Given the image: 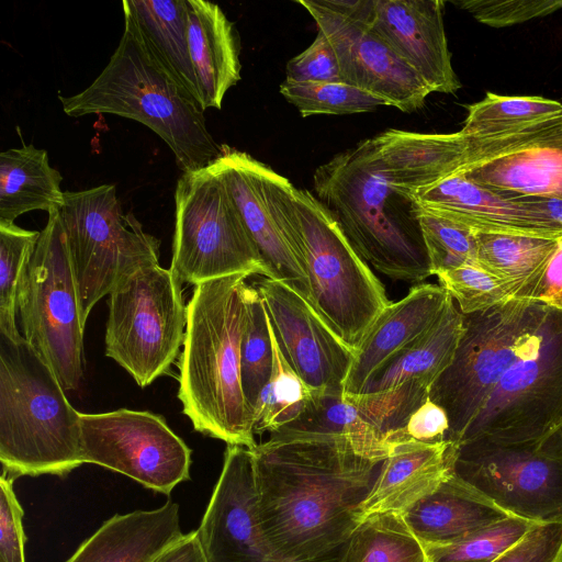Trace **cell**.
<instances>
[{"instance_id":"obj_1","label":"cell","mask_w":562,"mask_h":562,"mask_svg":"<svg viewBox=\"0 0 562 562\" xmlns=\"http://www.w3.org/2000/svg\"><path fill=\"white\" fill-rule=\"evenodd\" d=\"M451 366L429 398L449 418L456 447L543 439L562 425V311L512 299L463 315Z\"/></svg>"},{"instance_id":"obj_2","label":"cell","mask_w":562,"mask_h":562,"mask_svg":"<svg viewBox=\"0 0 562 562\" xmlns=\"http://www.w3.org/2000/svg\"><path fill=\"white\" fill-rule=\"evenodd\" d=\"M256 510L289 562H338L381 461L331 436L279 430L251 449Z\"/></svg>"},{"instance_id":"obj_3","label":"cell","mask_w":562,"mask_h":562,"mask_svg":"<svg viewBox=\"0 0 562 562\" xmlns=\"http://www.w3.org/2000/svg\"><path fill=\"white\" fill-rule=\"evenodd\" d=\"M248 277L234 274L194 286L187 304L178 397L196 431L254 449L252 413L240 379Z\"/></svg>"},{"instance_id":"obj_4","label":"cell","mask_w":562,"mask_h":562,"mask_svg":"<svg viewBox=\"0 0 562 562\" xmlns=\"http://www.w3.org/2000/svg\"><path fill=\"white\" fill-rule=\"evenodd\" d=\"M313 182L317 200L370 268L405 282L432 276L415 204L392 186L372 138L319 166Z\"/></svg>"},{"instance_id":"obj_5","label":"cell","mask_w":562,"mask_h":562,"mask_svg":"<svg viewBox=\"0 0 562 562\" xmlns=\"http://www.w3.org/2000/svg\"><path fill=\"white\" fill-rule=\"evenodd\" d=\"M120 43L101 74L81 92L58 99L68 116L114 114L161 137L184 171L204 168L222 153L206 128L204 110L160 64L134 20L124 13Z\"/></svg>"},{"instance_id":"obj_6","label":"cell","mask_w":562,"mask_h":562,"mask_svg":"<svg viewBox=\"0 0 562 562\" xmlns=\"http://www.w3.org/2000/svg\"><path fill=\"white\" fill-rule=\"evenodd\" d=\"M23 337L0 334V461L12 479L64 476L83 464L80 413Z\"/></svg>"},{"instance_id":"obj_7","label":"cell","mask_w":562,"mask_h":562,"mask_svg":"<svg viewBox=\"0 0 562 562\" xmlns=\"http://www.w3.org/2000/svg\"><path fill=\"white\" fill-rule=\"evenodd\" d=\"M299 225L294 252L310 283V304L355 352L391 303L381 281L337 221L308 190L295 191Z\"/></svg>"},{"instance_id":"obj_8","label":"cell","mask_w":562,"mask_h":562,"mask_svg":"<svg viewBox=\"0 0 562 562\" xmlns=\"http://www.w3.org/2000/svg\"><path fill=\"white\" fill-rule=\"evenodd\" d=\"M86 326L94 305L132 272L159 263L160 241L123 213L114 184L65 191L59 209Z\"/></svg>"},{"instance_id":"obj_9","label":"cell","mask_w":562,"mask_h":562,"mask_svg":"<svg viewBox=\"0 0 562 562\" xmlns=\"http://www.w3.org/2000/svg\"><path fill=\"white\" fill-rule=\"evenodd\" d=\"M170 270L181 283L206 282L267 269L241 215L213 164L184 171L175 192Z\"/></svg>"},{"instance_id":"obj_10","label":"cell","mask_w":562,"mask_h":562,"mask_svg":"<svg viewBox=\"0 0 562 562\" xmlns=\"http://www.w3.org/2000/svg\"><path fill=\"white\" fill-rule=\"evenodd\" d=\"M16 307L23 337L64 390L77 391L83 378L86 326L58 211L48 213L41 231L19 283Z\"/></svg>"},{"instance_id":"obj_11","label":"cell","mask_w":562,"mask_h":562,"mask_svg":"<svg viewBox=\"0 0 562 562\" xmlns=\"http://www.w3.org/2000/svg\"><path fill=\"white\" fill-rule=\"evenodd\" d=\"M109 295L105 356L146 387L170 373L183 347L182 284L156 263L125 277Z\"/></svg>"},{"instance_id":"obj_12","label":"cell","mask_w":562,"mask_h":562,"mask_svg":"<svg viewBox=\"0 0 562 562\" xmlns=\"http://www.w3.org/2000/svg\"><path fill=\"white\" fill-rule=\"evenodd\" d=\"M453 473L509 516L562 521V434L529 442L457 447Z\"/></svg>"},{"instance_id":"obj_13","label":"cell","mask_w":562,"mask_h":562,"mask_svg":"<svg viewBox=\"0 0 562 562\" xmlns=\"http://www.w3.org/2000/svg\"><path fill=\"white\" fill-rule=\"evenodd\" d=\"M80 431L83 463L119 472L166 495L190 477L191 449L161 415L128 408L80 413Z\"/></svg>"},{"instance_id":"obj_14","label":"cell","mask_w":562,"mask_h":562,"mask_svg":"<svg viewBox=\"0 0 562 562\" xmlns=\"http://www.w3.org/2000/svg\"><path fill=\"white\" fill-rule=\"evenodd\" d=\"M317 31L331 44L344 82L364 90L386 105L411 113L423 108L429 89L372 29L364 0H299Z\"/></svg>"},{"instance_id":"obj_15","label":"cell","mask_w":562,"mask_h":562,"mask_svg":"<svg viewBox=\"0 0 562 562\" xmlns=\"http://www.w3.org/2000/svg\"><path fill=\"white\" fill-rule=\"evenodd\" d=\"M468 138L456 172L512 199L562 201V115L512 133Z\"/></svg>"},{"instance_id":"obj_16","label":"cell","mask_w":562,"mask_h":562,"mask_svg":"<svg viewBox=\"0 0 562 562\" xmlns=\"http://www.w3.org/2000/svg\"><path fill=\"white\" fill-rule=\"evenodd\" d=\"M280 348L295 373L316 393L342 394L355 352L314 307L285 284H256Z\"/></svg>"},{"instance_id":"obj_17","label":"cell","mask_w":562,"mask_h":562,"mask_svg":"<svg viewBox=\"0 0 562 562\" xmlns=\"http://www.w3.org/2000/svg\"><path fill=\"white\" fill-rule=\"evenodd\" d=\"M196 532L207 562H289L272 548L258 520L250 449L227 445Z\"/></svg>"},{"instance_id":"obj_18","label":"cell","mask_w":562,"mask_h":562,"mask_svg":"<svg viewBox=\"0 0 562 562\" xmlns=\"http://www.w3.org/2000/svg\"><path fill=\"white\" fill-rule=\"evenodd\" d=\"M441 0H364L372 29L424 81L430 92L461 88L452 64Z\"/></svg>"},{"instance_id":"obj_19","label":"cell","mask_w":562,"mask_h":562,"mask_svg":"<svg viewBox=\"0 0 562 562\" xmlns=\"http://www.w3.org/2000/svg\"><path fill=\"white\" fill-rule=\"evenodd\" d=\"M409 198L418 207L474 232L562 237V233L527 200L508 198L461 173L416 189Z\"/></svg>"},{"instance_id":"obj_20","label":"cell","mask_w":562,"mask_h":562,"mask_svg":"<svg viewBox=\"0 0 562 562\" xmlns=\"http://www.w3.org/2000/svg\"><path fill=\"white\" fill-rule=\"evenodd\" d=\"M258 161L247 153L222 145L220 157L212 164L241 215L267 269L268 278L285 284L310 303L307 276L266 201Z\"/></svg>"},{"instance_id":"obj_21","label":"cell","mask_w":562,"mask_h":562,"mask_svg":"<svg viewBox=\"0 0 562 562\" xmlns=\"http://www.w3.org/2000/svg\"><path fill=\"white\" fill-rule=\"evenodd\" d=\"M457 447L448 440H404L392 446L359 506L361 521L376 514L403 513L453 473Z\"/></svg>"},{"instance_id":"obj_22","label":"cell","mask_w":562,"mask_h":562,"mask_svg":"<svg viewBox=\"0 0 562 562\" xmlns=\"http://www.w3.org/2000/svg\"><path fill=\"white\" fill-rule=\"evenodd\" d=\"M451 300L441 285L422 283L413 286L400 301L391 302L356 349L342 394H359L370 376L428 329Z\"/></svg>"},{"instance_id":"obj_23","label":"cell","mask_w":562,"mask_h":562,"mask_svg":"<svg viewBox=\"0 0 562 562\" xmlns=\"http://www.w3.org/2000/svg\"><path fill=\"white\" fill-rule=\"evenodd\" d=\"M392 186L411 192L456 173L468 159V138L456 133H418L387 130L372 137Z\"/></svg>"},{"instance_id":"obj_24","label":"cell","mask_w":562,"mask_h":562,"mask_svg":"<svg viewBox=\"0 0 562 562\" xmlns=\"http://www.w3.org/2000/svg\"><path fill=\"white\" fill-rule=\"evenodd\" d=\"M188 48L203 110L221 109L229 88L240 80L239 43L222 9L204 0H187Z\"/></svg>"},{"instance_id":"obj_25","label":"cell","mask_w":562,"mask_h":562,"mask_svg":"<svg viewBox=\"0 0 562 562\" xmlns=\"http://www.w3.org/2000/svg\"><path fill=\"white\" fill-rule=\"evenodd\" d=\"M183 536L179 506L116 514L85 540L66 562H151Z\"/></svg>"},{"instance_id":"obj_26","label":"cell","mask_w":562,"mask_h":562,"mask_svg":"<svg viewBox=\"0 0 562 562\" xmlns=\"http://www.w3.org/2000/svg\"><path fill=\"white\" fill-rule=\"evenodd\" d=\"M402 515L424 544L451 543L509 516L454 473Z\"/></svg>"},{"instance_id":"obj_27","label":"cell","mask_w":562,"mask_h":562,"mask_svg":"<svg viewBox=\"0 0 562 562\" xmlns=\"http://www.w3.org/2000/svg\"><path fill=\"white\" fill-rule=\"evenodd\" d=\"M464 331V316L451 300L438 319L386 360L361 393L383 391L409 380L429 385L451 366Z\"/></svg>"},{"instance_id":"obj_28","label":"cell","mask_w":562,"mask_h":562,"mask_svg":"<svg viewBox=\"0 0 562 562\" xmlns=\"http://www.w3.org/2000/svg\"><path fill=\"white\" fill-rule=\"evenodd\" d=\"M63 177L45 149L32 144L0 154V222L14 223L31 211H59L65 202Z\"/></svg>"},{"instance_id":"obj_29","label":"cell","mask_w":562,"mask_h":562,"mask_svg":"<svg viewBox=\"0 0 562 562\" xmlns=\"http://www.w3.org/2000/svg\"><path fill=\"white\" fill-rule=\"evenodd\" d=\"M122 7L155 57L200 102L188 48L187 0H123Z\"/></svg>"},{"instance_id":"obj_30","label":"cell","mask_w":562,"mask_h":562,"mask_svg":"<svg viewBox=\"0 0 562 562\" xmlns=\"http://www.w3.org/2000/svg\"><path fill=\"white\" fill-rule=\"evenodd\" d=\"M280 430L339 438L361 454L381 462L392 449L387 437L370 424L342 394L313 392L305 412Z\"/></svg>"},{"instance_id":"obj_31","label":"cell","mask_w":562,"mask_h":562,"mask_svg":"<svg viewBox=\"0 0 562 562\" xmlns=\"http://www.w3.org/2000/svg\"><path fill=\"white\" fill-rule=\"evenodd\" d=\"M477 265L507 283L513 297L542 269L559 238L475 232Z\"/></svg>"},{"instance_id":"obj_32","label":"cell","mask_w":562,"mask_h":562,"mask_svg":"<svg viewBox=\"0 0 562 562\" xmlns=\"http://www.w3.org/2000/svg\"><path fill=\"white\" fill-rule=\"evenodd\" d=\"M338 562H429L425 544L402 513L376 514L350 535Z\"/></svg>"},{"instance_id":"obj_33","label":"cell","mask_w":562,"mask_h":562,"mask_svg":"<svg viewBox=\"0 0 562 562\" xmlns=\"http://www.w3.org/2000/svg\"><path fill=\"white\" fill-rule=\"evenodd\" d=\"M467 109L468 116L460 132L469 138L494 137L562 115V103L552 99L492 92Z\"/></svg>"},{"instance_id":"obj_34","label":"cell","mask_w":562,"mask_h":562,"mask_svg":"<svg viewBox=\"0 0 562 562\" xmlns=\"http://www.w3.org/2000/svg\"><path fill=\"white\" fill-rule=\"evenodd\" d=\"M269 317V316H268ZM269 328L273 350V369L252 412L254 432H276L295 422L307 408L313 391L285 359L272 325Z\"/></svg>"},{"instance_id":"obj_35","label":"cell","mask_w":562,"mask_h":562,"mask_svg":"<svg viewBox=\"0 0 562 562\" xmlns=\"http://www.w3.org/2000/svg\"><path fill=\"white\" fill-rule=\"evenodd\" d=\"M247 300L248 317L240 346V379L245 398L252 413L272 374L273 350L268 313L256 286L249 285Z\"/></svg>"},{"instance_id":"obj_36","label":"cell","mask_w":562,"mask_h":562,"mask_svg":"<svg viewBox=\"0 0 562 562\" xmlns=\"http://www.w3.org/2000/svg\"><path fill=\"white\" fill-rule=\"evenodd\" d=\"M41 232L0 222V334L20 340L18 290L21 277L35 249Z\"/></svg>"},{"instance_id":"obj_37","label":"cell","mask_w":562,"mask_h":562,"mask_svg":"<svg viewBox=\"0 0 562 562\" xmlns=\"http://www.w3.org/2000/svg\"><path fill=\"white\" fill-rule=\"evenodd\" d=\"M536 525L519 517L507 516L458 541L425 547L429 562H494Z\"/></svg>"},{"instance_id":"obj_38","label":"cell","mask_w":562,"mask_h":562,"mask_svg":"<svg viewBox=\"0 0 562 562\" xmlns=\"http://www.w3.org/2000/svg\"><path fill=\"white\" fill-rule=\"evenodd\" d=\"M280 93L302 116L364 113L386 105L378 97L344 81L299 82L284 79Z\"/></svg>"},{"instance_id":"obj_39","label":"cell","mask_w":562,"mask_h":562,"mask_svg":"<svg viewBox=\"0 0 562 562\" xmlns=\"http://www.w3.org/2000/svg\"><path fill=\"white\" fill-rule=\"evenodd\" d=\"M430 387L420 380H409L383 391L342 394V397L390 439L405 427L412 414L429 398Z\"/></svg>"},{"instance_id":"obj_40","label":"cell","mask_w":562,"mask_h":562,"mask_svg":"<svg viewBox=\"0 0 562 562\" xmlns=\"http://www.w3.org/2000/svg\"><path fill=\"white\" fill-rule=\"evenodd\" d=\"M415 209L432 276L463 266H479L474 231L417 205Z\"/></svg>"},{"instance_id":"obj_41","label":"cell","mask_w":562,"mask_h":562,"mask_svg":"<svg viewBox=\"0 0 562 562\" xmlns=\"http://www.w3.org/2000/svg\"><path fill=\"white\" fill-rule=\"evenodd\" d=\"M463 315L486 311L513 299L506 282L481 268L463 266L436 274Z\"/></svg>"},{"instance_id":"obj_42","label":"cell","mask_w":562,"mask_h":562,"mask_svg":"<svg viewBox=\"0 0 562 562\" xmlns=\"http://www.w3.org/2000/svg\"><path fill=\"white\" fill-rule=\"evenodd\" d=\"M452 3L492 27L519 24L562 9V0H462Z\"/></svg>"},{"instance_id":"obj_43","label":"cell","mask_w":562,"mask_h":562,"mask_svg":"<svg viewBox=\"0 0 562 562\" xmlns=\"http://www.w3.org/2000/svg\"><path fill=\"white\" fill-rule=\"evenodd\" d=\"M285 79L299 82L342 81L336 53L319 31L312 44L286 64Z\"/></svg>"},{"instance_id":"obj_44","label":"cell","mask_w":562,"mask_h":562,"mask_svg":"<svg viewBox=\"0 0 562 562\" xmlns=\"http://www.w3.org/2000/svg\"><path fill=\"white\" fill-rule=\"evenodd\" d=\"M14 479H0V562H25L23 509L13 490Z\"/></svg>"},{"instance_id":"obj_45","label":"cell","mask_w":562,"mask_h":562,"mask_svg":"<svg viewBox=\"0 0 562 562\" xmlns=\"http://www.w3.org/2000/svg\"><path fill=\"white\" fill-rule=\"evenodd\" d=\"M494 562H562V521L537 524Z\"/></svg>"},{"instance_id":"obj_46","label":"cell","mask_w":562,"mask_h":562,"mask_svg":"<svg viewBox=\"0 0 562 562\" xmlns=\"http://www.w3.org/2000/svg\"><path fill=\"white\" fill-rule=\"evenodd\" d=\"M513 299L536 302L562 311V237L539 273Z\"/></svg>"},{"instance_id":"obj_47","label":"cell","mask_w":562,"mask_h":562,"mask_svg":"<svg viewBox=\"0 0 562 562\" xmlns=\"http://www.w3.org/2000/svg\"><path fill=\"white\" fill-rule=\"evenodd\" d=\"M448 430L449 418L446 411L428 398L412 414L405 427L390 437V443L404 440H446Z\"/></svg>"},{"instance_id":"obj_48","label":"cell","mask_w":562,"mask_h":562,"mask_svg":"<svg viewBox=\"0 0 562 562\" xmlns=\"http://www.w3.org/2000/svg\"><path fill=\"white\" fill-rule=\"evenodd\" d=\"M151 562H207L196 530L183 535Z\"/></svg>"},{"instance_id":"obj_49","label":"cell","mask_w":562,"mask_h":562,"mask_svg":"<svg viewBox=\"0 0 562 562\" xmlns=\"http://www.w3.org/2000/svg\"><path fill=\"white\" fill-rule=\"evenodd\" d=\"M562 233V201L555 199H525Z\"/></svg>"},{"instance_id":"obj_50","label":"cell","mask_w":562,"mask_h":562,"mask_svg":"<svg viewBox=\"0 0 562 562\" xmlns=\"http://www.w3.org/2000/svg\"><path fill=\"white\" fill-rule=\"evenodd\" d=\"M559 430H560V432L562 434V425L560 426Z\"/></svg>"}]
</instances>
